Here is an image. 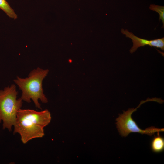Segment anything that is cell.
<instances>
[{
    "label": "cell",
    "mask_w": 164,
    "mask_h": 164,
    "mask_svg": "<svg viewBox=\"0 0 164 164\" xmlns=\"http://www.w3.org/2000/svg\"><path fill=\"white\" fill-rule=\"evenodd\" d=\"M51 118L47 109L37 111L20 109L17 114L13 134H19L24 144L33 139L42 138L44 135V128L50 122Z\"/></svg>",
    "instance_id": "cell-1"
},
{
    "label": "cell",
    "mask_w": 164,
    "mask_h": 164,
    "mask_svg": "<svg viewBox=\"0 0 164 164\" xmlns=\"http://www.w3.org/2000/svg\"><path fill=\"white\" fill-rule=\"evenodd\" d=\"M48 72V69L38 67L32 70L28 77L22 78L17 77L13 80L22 91L20 98L22 101L29 103L32 100L35 107L41 109L39 100L43 103H46L48 101L43 93L42 82Z\"/></svg>",
    "instance_id": "cell-2"
},
{
    "label": "cell",
    "mask_w": 164,
    "mask_h": 164,
    "mask_svg": "<svg viewBox=\"0 0 164 164\" xmlns=\"http://www.w3.org/2000/svg\"><path fill=\"white\" fill-rule=\"evenodd\" d=\"M17 95L14 84L0 90V123L2 121L3 129H7L10 132L22 104V100L21 98L17 99Z\"/></svg>",
    "instance_id": "cell-3"
},
{
    "label": "cell",
    "mask_w": 164,
    "mask_h": 164,
    "mask_svg": "<svg viewBox=\"0 0 164 164\" xmlns=\"http://www.w3.org/2000/svg\"><path fill=\"white\" fill-rule=\"evenodd\" d=\"M149 101H154L162 104L163 100L156 97L151 99L148 98L146 100L141 101L139 105L135 108H129L126 111H123V114L119 115V117L116 119V124L118 131L121 136L126 137L132 132H137L142 135L145 134L152 136L155 132H164L163 128H158L154 126H151L145 130H142L132 118V115L133 112L136 111L142 104Z\"/></svg>",
    "instance_id": "cell-4"
},
{
    "label": "cell",
    "mask_w": 164,
    "mask_h": 164,
    "mask_svg": "<svg viewBox=\"0 0 164 164\" xmlns=\"http://www.w3.org/2000/svg\"><path fill=\"white\" fill-rule=\"evenodd\" d=\"M121 32L123 34L125 35L126 37L132 39L133 45L130 50V52L131 53H132L135 51L138 48L144 46L146 45L159 48L163 51L164 50V37L148 40L138 37L127 29L125 30L122 29Z\"/></svg>",
    "instance_id": "cell-5"
},
{
    "label": "cell",
    "mask_w": 164,
    "mask_h": 164,
    "mask_svg": "<svg viewBox=\"0 0 164 164\" xmlns=\"http://www.w3.org/2000/svg\"><path fill=\"white\" fill-rule=\"evenodd\" d=\"M159 132H157V135H154L150 143L152 150L155 153H161L164 150V138L159 134Z\"/></svg>",
    "instance_id": "cell-6"
},
{
    "label": "cell",
    "mask_w": 164,
    "mask_h": 164,
    "mask_svg": "<svg viewBox=\"0 0 164 164\" xmlns=\"http://www.w3.org/2000/svg\"><path fill=\"white\" fill-rule=\"evenodd\" d=\"M0 9L9 17L14 19L17 18V15L6 0H0Z\"/></svg>",
    "instance_id": "cell-7"
},
{
    "label": "cell",
    "mask_w": 164,
    "mask_h": 164,
    "mask_svg": "<svg viewBox=\"0 0 164 164\" xmlns=\"http://www.w3.org/2000/svg\"><path fill=\"white\" fill-rule=\"evenodd\" d=\"M149 9L155 11L158 13L159 15V20H162L163 24V28L164 26V6H159L155 4H151L149 7Z\"/></svg>",
    "instance_id": "cell-8"
}]
</instances>
